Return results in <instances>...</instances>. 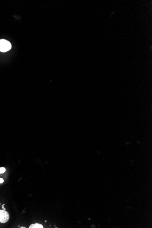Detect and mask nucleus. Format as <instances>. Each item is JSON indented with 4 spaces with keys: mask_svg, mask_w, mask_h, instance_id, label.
Wrapping results in <instances>:
<instances>
[{
    "mask_svg": "<svg viewBox=\"0 0 152 228\" xmlns=\"http://www.w3.org/2000/svg\"><path fill=\"white\" fill-rule=\"evenodd\" d=\"M12 48L11 43L5 39L0 40V51L5 52L9 51Z\"/></svg>",
    "mask_w": 152,
    "mask_h": 228,
    "instance_id": "f257e3e1",
    "label": "nucleus"
},
{
    "mask_svg": "<svg viewBox=\"0 0 152 228\" xmlns=\"http://www.w3.org/2000/svg\"><path fill=\"white\" fill-rule=\"evenodd\" d=\"M10 216L7 212L5 210H0V222L5 223L9 220Z\"/></svg>",
    "mask_w": 152,
    "mask_h": 228,
    "instance_id": "f03ea898",
    "label": "nucleus"
},
{
    "mask_svg": "<svg viewBox=\"0 0 152 228\" xmlns=\"http://www.w3.org/2000/svg\"><path fill=\"white\" fill-rule=\"evenodd\" d=\"M43 226L40 224H32L30 226L29 228H43Z\"/></svg>",
    "mask_w": 152,
    "mask_h": 228,
    "instance_id": "7ed1b4c3",
    "label": "nucleus"
},
{
    "mask_svg": "<svg viewBox=\"0 0 152 228\" xmlns=\"http://www.w3.org/2000/svg\"><path fill=\"white\" fill-rule=\"evenodd\" d=\"M6 171V169L4 167H1L0 168V174L3 173H5Z\"/></svg>",
    "mask_w": 152,
    "mask_h": 228,
    "instance_id": "20e7f679",
    "label": "nucleus"
},
{
    "mask_svg": "<svg viewBox=\"0 0 152 228\" xmlns=\"http://www.w3.org/2000/svg\"><path fill=\"white\" fill-rule=\"evenodd\" d=\"M4 182V179L2 178H0V184H1Z\"/></svg>",
    "mask_w": 152,
    "mask_h": 228,
    "instance_id": "39448f33",
    "label": "nucleus"
},
{
    "mask_svg": "<svg viewBox=\"0 0 152 228\" xmlns=\"http://www.w3.org/2000/svg\"><path fill=\"white\" fill-rule=\"evenodd\" d=\"M21 228H25V227H21Z\"/></svg>",
    "mask_w": 152,
    "mask_h": 228,
    "instance_id": "423d86ee",
    "label": "nucleus"
}]
</instances>
